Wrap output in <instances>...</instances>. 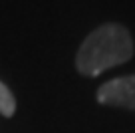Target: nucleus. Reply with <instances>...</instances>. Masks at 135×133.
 <instances>
[{
  "label": "nucleus",
  "mask_w": 135,
  "mask_h": 133,
  "mask_svg": "<svg viewBox=\"0 0 135 133\" xmlns=\"http://www.w3.org/2000/svg\"><path fill=\"white\" fill-rule=\"evenodd\" d=\"M133 38L123 24L107 22L88 34L76 54V70L85 78H95L105 70L133 58Z\"/></svg>",
  "instance_id": "f257e3e1"
},
{
  "label": "nucleus",
  "mask_w": 135,
  "mask_h": 133,
  "mask_svg": "<svg viewBox=\"0 0 135 133\" xmlns=\"http://www.w3.org/2000/svg\"><path fill=\"white\" fill-rule=\"evenodd\" d=\"M95 97L101 105L135 111V75H121L101 83Z\"/></svg>",
  "instance_id": "f03ea898"
},
{
  "label": "nucleus",
  "mask_w": 135,
  "mask_h": 133,
  "mask_svg": "<svg viewBox=\"0 0 135 133\" xmlns=\"http://www.w3.org/2000/svg\"><path fill=\"white\" fill-rule=\"evenodd\" d=\"M14 113H16V99L8 89V86L0 82V115L10 119Z\"/></svg>",
  "instance_id": "7ed1b4c3"
}]
</instances>
